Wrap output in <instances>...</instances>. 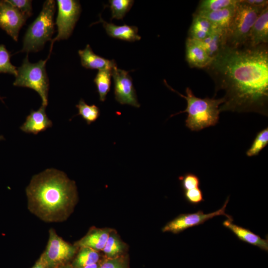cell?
<instances>
[{"mask_svg":"<svg viewBox=\"0 0 268 268\" xmlns=\"http://www.w3.org/2000/svg\"><path fill=\"white\" fill-rule=\"evenodd\" d=\"M204 69L214 81L215 93L224 92L220 112H254L268 116V44L226 45Z\"/></svg>","mask_w":268,"mask_h":268,"instance_id":"cell-1","label":"cell"},{"mask_svg":"<svg viewBox=\"0 0 268 268\" xmlns=\"http://www.w3.org/2000/svg\"><path fill=\"white\" fill-rule=\"evenodd\" d=\"M29 209L46 221L66 218L76 196L74 182L63 172L47 169L34 176L26 189Z\"/></svg>","mask_w":268,"mask_h":268,"instance_id":"cell-2","label":"cell"},{"mask_svg":"<svg viewBox=\"0 0 268 268\" xmlns=\"http://www.w3.org/2000/svg\"><path fill=\"white\" fill-rule=\"evenodd\" d=\"M164 82L169 89L185 99L187 103V107L184 111L173 114L170 117L187 113L188 116L185 120L186 126L192 131H199L204 128L214 126L218 122L219 107L224 102L222 98L215 99L197 97L189 87L186 89L187 95L185 96L172 88L165 80Z\"/></svg>","mask_w":268,"mask_h":268,"instance_id":"cell-3","label":"cell"},{"mask_svg":"<svg viewBox=\"0 0 268 268\" xmlns=\"http://www.w3.org/2000/svg\"><path fill=\"white\" fill-rule=\"evenodd\" d=\"M55 1L46 0L42 10L36 19L29 25L23 38V48L20 52H37L48 41H52L54 32V15Z\"/></svg>","mask_w":268,"mask_h":268,"instance_id":"cell-4","label":"cell"},{"mask_svg":"<svg viewBox=\"0 0 268 268\" xmlns=\"http://www.w3.org/2000/svg\"><path fill=\"white\" fill-rule=\"evenodd\" d=\"M46 60H40L36 63H30L28 55L23 60L22 65L18 68L13 85L28 87L36 91L40 96L42 105H48L49 82L46 71Z\"/></svg>","mask_w":268,"mask_h":268,"instance_id":"cell-5","label":"cell"},{"mask_svg":"<svg viewBox=\"0 0 268 268\" xmlns=\"http://www.w3.org/2000/svg\"><path fill=\"white\" fill-rule=\"evenodd\" d=\"M265 8L254 7L238 0L227 32V45L232 48L246 45L252 26Z\"/></svg>","mask_w":268,"mask_h":268,"instance_id":"cell-6","label":"cell"},{"mask_svg":"<svg viewBox=\"0 0 268 268\" xmlns=\"http://www.w3.org/2000/svg\"><path fill=\"white\" fill-rule=\"evenodd\" d=\"M57 2L58 13L56 23L58 34L51 41L50 52L54 42L67 39L70 36L81 12L78 0H58Z\"/></svg>","mask_w":268,"mask_h":268,"instance_id":"cell-7","label":"cell"},{"mask_svg":"<svg viewBox=\"0 0 268 268\" xmlns=\"http://www.w3.org/2000/svg\"><path fill=\"white\" fill-rule=\"evenodd\" d=\"M75 252L74 247L57 235L54 230L51 229L47 246L41 258L46 268H56L71 259Z\"/></svg>","mask_w":268,"mask_h":268,"instance_id":"cell-8","label":"cell"},{"mask_svg":"<svg viewBox=\"0 0 268 268\" xmlns=\"http://www.w3.org/2000/svg\"><path fill=\"white\" fill-rule=\"evenodd\" d=\"M229 200V197H228L222 207L214 212L205 214L202 210H199L193 213L181 214L167 223L162 231L164 232H171L174 234H178L189 228L203 224L206 221L218 215H224L228 219L233 220L231 215L225 213Z\"/></svg>","mask_w":268,"mask_h":268,"instance_id":"cell-9","label":"cell"},{"mask_svg":"<svg viewBox=\"0 0 268 268\" xmlns=\"http://www.w3.org/2000/svg\"><path fill=\"white\" fill-rule=\"evenodd\" d=\"M114 83V94L116 100L121 104H128L139 108L133 80L129 71L119 69L117 66L112 70Z\"/></svg>","mask_w":268,"mask_h":268,"instance_id":"cell-10","label":"cell"},{"mask_svg":"<svg viewBox=\"0 0 268 268\" xmlns=\"http://www.w3.org/2000/svg\"><path fill=\"white\" fill-rule=\"evenodd\" d=\"M28 18L6 0H0V28L17 41L20 29Z\"/></svg>","mask_w":268,"mask_h":268,"instance_id":"cell-11","label":"cell"},{"mask_svg":"<svg viewBox=\"0 0 268 268\" xmlns=\"http://www.w3.org/2000/svg\"><path fill=\"white\" fill-rule=\"evenodd\" d=\"M186 60L190 67L200 68H206L212 61L200 41L189 37L186 41Z\"/></svg>","mask_w":268,"mask_h":268,"instance_id":"cell-12","label":"cell"},{"mask_svg":"<svg viewBox=\"0 0 268 268\" xmlns=\"http://www.w3.org/2000/svg\"><path fill=\"white\" fill-rule=\"evenodd\" d=\"M46 107L42 105L36 111L31 110L25 122L20 127V130L27 134H37L52 127L53 123L46 114Z\"/></svg>","mask_w":268,"mask_h":268,"instance_id":"cell-13","label":"cell"},{"mask_svg":"<svg viewBox=\"0 0 268 268\" xmlns=\"http://www.w3.org/2000/svg\"><path fill=\"white\" fill-rule=\"evenodd\" d=\"M268 43V6L258 16L252 26L246 45L256 47Z\"/></svg>","mask_w":268,"mask_h":268,"instance_id":"cell-14","label":"cell"},{"mask_svg":"<svg viewBox=\"0 0 268 268\" xmlns=\"http://www.w3.org/2000/svg\"><path fill=\"white\" fill-rule=\"evenodd\" d=\"M233 220H224L223 226L230 230L240 241L257 246L262 250L268 252V239H263L250 230L237 225L233 223Z\"/></svg>","mask_w":268,"mask_h":268,"instance_id":"cell-15","label":"cell"},{"mask_svg":"<svg viewBox=\"0 0 268 268\" xmlns=\"http://www.w3.org/2000/svg\"><path fill=\"white\" fill-rule=\"evenodd\" d=\"M78 53L81 65L86 68L112 70L117 67L114 60H109L95 54L88 44L83 50H79Z\"/></svg>","mask_w":268,"mask_h":268,"instance_id":"cell-16","label":"cell"},{"mask_svg":"<svg viewBox=\"0 0 268 268\" xmlns=\"http://www.w3.org/2000/svg\"><path fill=\"white\" fill-rule=\"evenodd\" d=\"M236 5L214 11L195 12L194 14L208 20L212 24L213 29L227 33L234 15Z\"/></svg>","mask_w":268,"mask_h":268,"instance_id":"cell-17","label":"cell"},{"mask_svg":"<svg viewBox=\"0 0 268 268\" xmlns=\"http://www.w3.org/2000/svg\"><path fill=\"white\" fill-rule=\"evenodd\" d=\"M99 22L102 23L107 34L113 38L128 42H134L141 39V37L138 34V28L135 26L127 24L116 25L106 22L101 17H100Z\"/></svg>","mask_w":268,"mask_h":268,"instance_id":"cell-18","label":"cell"},{"mask_svg":"<svg viewBox=\"0 0 268 268\" xmlns=\"http://www.w3.org/2000/svg\"><path fill=\"white\" fill-rule=\"evenodd\" d=\"M227 34L225 32L213 29L206 38L200 41L208 56L213 60L227 45Z\"/></svg>","mask_w":268,"mask_h":268,"instance_id":"cell-19","label":"cell"},{"mask_svg":"<svg viewBox=\"0 0 268 268\" xmlns=\"http://www.w3.org/2000/svg\"><path fill=\"white\" fill-rule=\"evenodd\" d=\"M213 26L207 19L193 14V20L188 31V37L198 41H202L213 31Z\"/></svg>","mask_w":268,"mask_h":268,"instance_id":"cell-20","label":"cell"},{"mask_svg":"<svg viewBox=\"0 0 268 268\" xmlns=\"http://www.w3.org/2000/svg\"><path fill=\"white\" fill-rule=\"evenodd\" d=\"M109 236L107 231L96 230L82 238L77 242V245L81 248H90L95 251L103 250Z\"/></svg>","mask_w":268,"mask_h":268,"instance_id":"cell-21","label":"cell"},{"mask_svg":"<svg viewBox=\"0 0 268 268\" xmlns=\"http://www.w3.org/2000/svg\"><path fill=\"white\" fill-rule=\"evenodd\" d=\"M112 70H98L94 79V82L96 84L99 94V99L101 102H104L106 100V96L110 91Z\"/></svg>","mask_w":268,"mask_h":268,"instance_id":"cell-22","label":"cell"},{"mask_svg":"<svg viewBox=\"0 0 268 268\" xmlns=\"http://www.w3.org/2000/svg\"><path fill=\"white\" fill-rule=\"evenodd\" d=\"M238 0H201L195 12H208L236 6Z\"/></svg>","mask_w":268,"mask_h":268,"instance_id":"cell-23","label":"cell"},{"mask_svg":"<svg viewBox=\"0 0 268 268\" xmlns=\"http://www.w3.org/2000/svg\"><path fill=\"white\" fill-rule=\"evenodd\" d=\"M99 259L97 252L88 247H82L73 263V268H83L97 263Z\"/></svg>","mask_w":268,"mask_h":268,"instance_id":"cell-24","label":"cell"},{"mask_svg":"<svg viewBox=\"0 0 268 268\" xmlns=\"http://www.w3.org/2000/svg\"><path fill=\"white\" fill-rule=\"evenodd\" d=\"M76 107L78 110L77 115H80L88 125L96 121L100 116V110L97 106L94 104L89 105L82 99Z\"/></svg>","mask_w":268,"mask_h":268,"instance_id":"cell-25","label":"cell"},{"mask_svg":"<svg viewBox=\"0 0 268 268\" xmlns=\"http://www.w3.org/2000/svg\"><path fill=\"white\" fill-rule=\"evenodd\" d=\"M109 5L112 12L111 19H122L134 3L133 0H110Z\"/></svg>","mask_w":268,"mask_h":268,"instance_id":"cell-26","label":"cell"},{"mask_svg":"<svg viewBox=\"0 0 268 268\" xmlns=\"http://www.w3.org/2000/svg\"><path fill=\"white\" fill-rule=\"evenodd\" d=\"M268 143V128L267 127L257 133L251 147L246 151V155L249 157L258 155Z\"/></svg>","mask_w":268,"mask_h":268,"instance_id":"cell-27","label":"cell"},{"mask_svg":"<svg viewBox=\"0 0 268 268\" xmlns=\"http://www.w3.org/2000/svg\"><path fill=\"white\" fill-rule=\"evenodd\" d=\"M0 72L16 76L17 69L10 62V55L3 45H0Z\"/></svg>","mask_w":268,"mask_h":268,"instance_id":"cell-28","label":"cell"},{"mask_svg":"<svg viewBox=\"0 0 268 268\" xmlns=\"http://www.w3.org/2000/svg\"><path fill=\"white\" fill-rule=\"evenodd\" d=\"M103 251L109 258L116 257L122 251V245L116 237L110 236Z\"/></svg>","mask_w":268,"mask_h":268,"instance_id":"cell-29","label":"cell"},{"mask_svg":"<svg viewBox=\"0 0 268 268\" xmlns=\"http://www.w3.org/2000/svg\"><path fill=\"white\" fill-rule=\"evenodd\" d=\"M179 179L184 191L200 188V179L196 175L193 173H186L183 176H180Z\"/></svg>","mask_w":268,"mask_h":268,"instance_id":"cell-30","label":"cell"},{"mask_svg":"<svg viewBox=\"0 0 268 268\" xmlns=\"http://www.w3.org/2000/svg\"><path fill=\"white\" fill-rule=\"evenodd\" d=\"M184 197L190 204L197 205L204 201L203 194L200 188H197L184 191Z\"/></svg>","mask_w":268,"mask_h":268,"instance_id":"cell-31","label":"cell"},{"mask_svg":"<svg viewBox=\"0 0 268 268\" xmlns=\"http://www.w3.org/2000/svg\"><path fill=\"white\" fill-rule=\"evenodd\" d=\"M12 5L16 7L27 18L32 15V0H7Z\"/></svg>","mask_w":268,"mask_h":268,"instance_id":"cell-32","label":"cell"},{"mask_svg":"<svg viewBox=\"0 0 268 268\" xmlns=\"http://www.w3.org/2000/svg\"><path fill=\"white\" fill-rule=\"evenodd\" d=\"M98 268H127V266L124 258L118 256L109 258L104 261Z\"/></svg>","mask_w":268,"mask_h":268,"instance_id":"cell-33","label":"cell"},{"mask_svg":"<svg viewBox=\"0 0 268 268\" xmlns=\"http://www.w3.org/2000/svg\"><path fill=\"white\" fill-rule=\"evenodd\" d=\"M241 2L251 6L264 9L268 6L267 0H241Z\"/></svg>","mask_w":268,"mask_h":268,"instance_id":"cell-34","label":"cell"},{"mask_svg":"<svg viewBox=\"0 0 268 268\" xmlns=\"http://www.w3.org/2000/svg\"><path fill=\"white\" fill-rule=\"evenodd\" d=\"M32 268H46L45 265L41 257L37 261V262Z\"/></svg>","mask_w":268,"mask_h":268,"instance_id":"cell-35","label":"cell"},{"mask_svg":"<svg viewBox=\"0 0 268 268\" xmlns=\"http://www.w3.org/2000/svg\"><path fill=\"white\" fill-rule=\"evenodd\" d=\"M99 266L97 263L90 265L84 267L83 268H98Z\"/></svg>","mask_w":268,"mask_h":268,"instance_id":"cell-36","label":"cell"},{"mask_svg":"<svg viewBox=\"0 0 268 268\" xmlns=\"http://www.w3.org/2000/svg\"><path fill=\"white\" fill-rule=\"evenodd\" d=\"M56 268H73L72 266L67 265H62L60 267H58Z\"/></svg>","mask_w":268,"mask_h":268,"instance_id":"cell-37","label":"cell"},{"mask_svg":"<svg viewBox=\"0 0 268 268\" xmlns=\"http://www.w3.org/2000/svg\"><path fill=\"white\" fill-rule=\"evenodd\" d=\"M5 140L4 137L3 135H0V140Z\"/></svg>","mask_w":268,"mask_h":268,"instance_id":"cell-38","label":"cell"},{"mask_svg":"<svg viewBox=\"0 0 268 268\" xmlns=\"http://www.w3.org/2000/svg\"><path fill=\"white\" fill-rule=\"evenodd\" d=\"M0 100L3 102L2 98L0 96Z\"/></svg>","mask_w":268,"mask_h":268,"instance_id":"cell-39","label":"cell"}]
</instances>
